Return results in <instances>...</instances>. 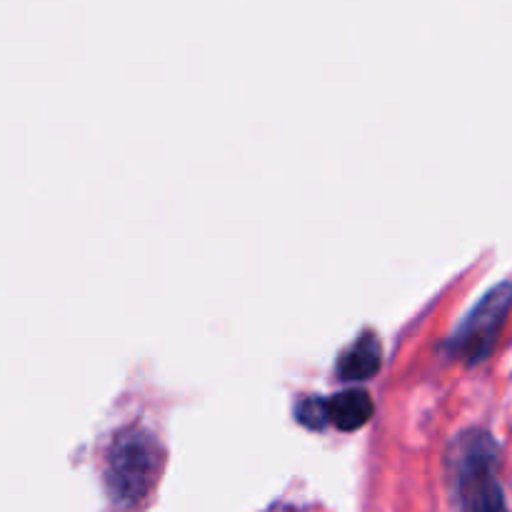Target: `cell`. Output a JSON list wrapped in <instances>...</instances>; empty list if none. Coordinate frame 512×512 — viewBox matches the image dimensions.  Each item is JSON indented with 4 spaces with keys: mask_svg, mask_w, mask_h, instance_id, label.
<instances>
[{
    "mask_svg": "<svg viewBox=\"0 0 512 512\" xmlns=\"http://www.w3.org/2000/svg\"><path fill=\"white\" fill-rule=\"evenodd\" d=\"M163 468V448L150 430L130 425L120 430L105 453V488L118 508L133 510L150 495Z\"/></svg>",
    "mask_w": 512,
    "mask_h": 512,
    "instance_id": "6da1fadb",
    "label": "cell"
},
{
    "mask_svg": "<svg viewBox=\"0 0 512 512\" xmlns=\"http://www.w3.org/2000/svg\"><path fill=\"white\" fill-rule=\"evenodd\" d=\"M455 490L460 512H510L498 480V445L488 433L470 430L458 440Z\"/></svg>",
    "mask_w": 512,
    "mask_h": 512,
    "instance_id": "7a4b0ae2",
    "label": "cell"
},
{
    "mask_svg": "<svg viewBox=\"0 0 512 512\" xmlns=\"http://www.w3.org/2000/svg\"><path fill=\"white\" fill-rule=\"evenodd\" d=\"M512 310V283H498L480 298L450 338L448 353L468 365L485 363L498 345Z\"/></svg>",
    "mask_w": 512,
    "mask_h": 512,
    "instance_id": "3957f363",
    "label": "cell"
},
{
    "mask_svg": "<svg viewBox=\"0 0 512 512\" xmlns=\"http://www.w3.org/2000/svg\"><path fill=\"white\" fill-rule=\"evenodd\" d=\"M328 410V423L340 430H360L370 418H373V400L365 390H343L335 398L325 400Z\"/></svg>",
    "mask_w": 512,
    "mask_h": 512,
    "instance_id": "277c9868",
    "label": "cell"
},
{
    "mask_svg": "<svg viewBox=\"0 0 512 512\" xmlns=\"http://www.w3.org/2000/svg\"><path fill=\"white\" fill-rule=\"evenodd\" d=\"M380 358H383V350H380L378 338L373 333H365L358 343L350 350H345V355L340 358L338 373L343 380H368L373 378L380 370Z\"/></svg>",
    "mask_w": 512,
    "mask_h": 512,
    "instance_id": "5b68a950",
    "label": "cell"
},
{
    "mask_svg": "<svg viewBox=\"0 0 512 512\" xmlns=\"http://www.w3.org/2000/svg\"><path fill=\"white\" fill-rule=\"evenodd\" d=\"M298 420L308 428H323L328 423V410H325V400H303L298 405Z\"/></svg>",
    "mask_w": 512,
    "mask_h": 512,
    "instance_id": "8992f818",
    "label": "cell"
}]
</instances>
